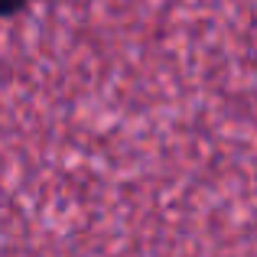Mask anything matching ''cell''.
<instances>
[{
  "label": "cell",
  "mask_w": 257,
  "mask_h": 257,
  "mask_svg": "<svg viewBox=\"0 0 257 257\" xmlns=\"http://www.w3.org/2000/svg\"><path fill=\"white\" fill-rule=\"evenodd\" d=\"M23 7V0H4V13H17Z\"/></svg>",
  "instance_id": "cell-1"
}]
</instances>
